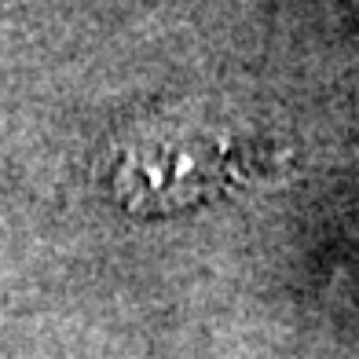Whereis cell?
Here are the masks:
<instances>
[{
	"instance_id": "obj_1",
	"label": "cell",
	"mask_w": 359,
	"mask_h": 359,
	"mask_svg": "<svg viewBox=\"0 0 359 359\" xmlns=\"http://www.w3.org/2000/svg\"><path fill=\"white\" fill-rule=\"evenodd\" d=\"M279 161L283 154L268 143L231 140L184 121H151L110 140L103 180L133 213H172L268 176Z\"/></svg>"
}]
</instances>
